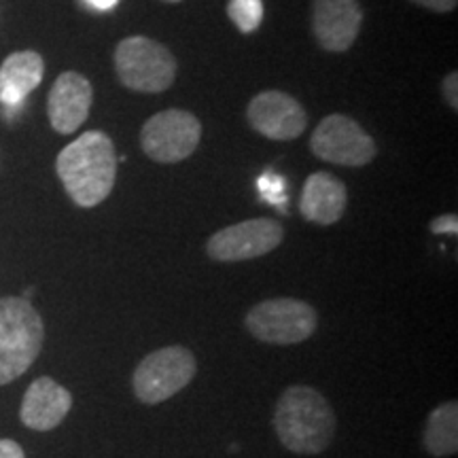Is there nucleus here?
<instances>
[{
    "label": "nucleus",
    "mask_w": 458,
    "mask_h": 458,
    "mask_svg": "<svg viewBox=\"0 0 458 458\" xmlns=\"http://www.w3.org/2000/svg\"><path fill=\"white\" fill-rule=\"evenodd\" d=\"M55 172L74 204L81 208H94L111 196L117 179V156L113 140L105 131H85L62 148L55 159Z\"/></svg>",
    "instance_id": "f257e3e1"
},
{
    "label": "nucleus",
    "mask_w": 458,
    "mask_h": 458,
    "mask_svg": "<svg viewBox=\"0 0 458 458\" xmlns=\"http://www.w3.org/2000/svg\"><path fill=\"white\" fill-rule=\"evenodd\" d=\"M335 411L312 386H289L274 411L280 444L295 454H320L335 435Z\"/></svg>",
    "instance_id": "f03ea898"
},
{
    "label": "nucleus",
    "mask_w": 458,
    "mask_h": 458,
    "mask_svg": "<svg viewBox=\"0 0 458 458\" xmlns=\"http://www.w3.org/2000/svg\"><path fill=\"white\" fill-rule=\"evenodd\" d=\"M45 325L26 297L0 300V386L26 374L43 351Z\"/></svg>",
    "instance_id": "7ed1b4c3"
},
{
    "label": "nucleus",
    "mask_w": 458,
    "mask_h": 458,
    "mask_svg": "<svg viewBox=\"0 0 458 458\" xmlns=\"http://www.w3.org/2000/svg\"><path fill=\"white\" fill-rule=\"evenodd\" d=\"M114 71L128 89L159 94L176 79V57L147 37H128L114 49Z\"/></svg>",
    "instance_id": "20e7f679"
},
{
    "label": "nucleus",
    "mask_w": 458,
    "mask_h": 458,
    "mask_svg": "<svg viewBox=\"0 0 458 458\" xmlns=\"http://www.w3.org/2000/svg\"><path fill=\"white\" fill-rule=\"evenodd\" d=\"M318 327L317 310L310 303L293 300V297H278L266 300L250 308L246 314V329L259 342L274 346H291L301 344L314 335Z\"/></svg>",
    "instance_id": "39448f33"
},
{
    "label": "nucleus",
    "mask_w": 458,
    "mask_h": 458,
    "mask_svg": "<svg viewBox=\"0 0 458 458\" xmlns=\"http://www.w3.org/2000/svg\"><path fill=\"white\" fill-rule=\"evenodd\" d=\"M198 363L185 346H165L147 354L131 376L134 394L142 403L157 405L182 391L193 380Z\"/></svg>",
    "instance_id": "423d86ee"
},
{
    "label": "nucleus",
    "mask_w": 458,
    "mask_h": 458,
    "mask_svg": "<svg viewBox=\"0 0 458 458\" xmlns=\"http://www.w3.org/2000/svg\"><path fill=\"white\" fill-rule=\"evenodd\" d=\"M202 139V123L196 114L168 108L153 114L142 125L140 147L153 162L176 164L196 151Z\"/></svg>",
    "instance_id": "0eeeda50"
},
{
    "label": "nucleus",
    "mask_w": 458,
    "mask_h": 458,
    "mask_svg": "<svg viewBox=\"0 0 458 458\" xmlns=\"http://www.w3.org/2000/svg\"><path fill=\"white\" fill-rule=\"evenodd\" d=\"M310 148L314 156L323 162L351 165V168L369 164L377 153L374 139L346 114L325 117L314 130Z\"/></svg>",
    "instance_id": "6e6552de"
},
{
    "label": "nucleus",
    "mask_w": 458,
    "mask_h": 458,
    "mask_svg": "<svg viewBox=\"0 0 458 458\" xmlns=\"http://www.w3.org/2000/svg\"><path fill=\"white\" fill-rule=\"evenodd\" d=\"M283 225L274 219H250L229 225L210 236L206 253L210 259L236 263L272 253L283 242Z\"/></svg>",
    "instance_id": "1a4fd4ad"
},
{
    "label": "nucleus",
    "mask_w": 458,
    "mask_h": 458,
    "mask_svg": "<svg viewBox=\"0 0 458 458\" xmlns=\"http://www.w3.org/2000/svg\"><path fill=\"white\" fill-rule=\"evenodd\" d=\"M246 119L250 128L272 140H293L308 125V114L300 102L284 91L274 89L261 91L250 100Z\"/></svg>",
    "instance_id": "9d476101"
},
{
    "label": "nucleus",
    "mask_w": 458,
    "mask_h": 458,
    "mask_svg": "<svg viewBox=\"0 0 458 458\" xmlns=\"http://www.w3.org/2000/svg\"><path fill=\"white\" fill-rule=\"evenodd\" d=\"M363 9L359 0H314L312 30L320 47L327 51H348L357 41Z\"/></svg>",
    "instance_id": "9b49d317"
},
{
    "label": "nucleus",
    "mask_w": 458,
    "mask_h": 458,
    "mask_svg": "<svg viewBox=\"0 0 458 458\" xmlns=\"http://www.w3.org/2000/svg\"><path fill=\"white\" fill-rule=\"evenodd\" d=\"M94 89L83 74L66 71L55 79L47 98L49 123L57 134H74L89 117Z\"/></svg>",
    "instance_id": "f8f14e48"
},
{
    "label": "nucleus",
    "mask_w": 458,
    "mask_h": 458,
    "mask_svg": "<svg viewBox=\"0 0 458 458\" xmlns=\"http://www.w3.org/2000/svg\"><path fill=\"white\" fill-rule=\"evenodd\" d=\"M72 408V394L54 377H37L21 399L20 420L32 431H51L60 427Z\"/></svg>",
    "instance_id": "ddd939ff"
},
{
    "label": "nucleus",
    "mask_w": 458,
    "mask_h": 458,
    "mask_svg": "<svg viewBox=\"0 0 458 458\" xmlns=\"http://www.w3.org/2000/svg\"><path fill=\"white\" fill-rule=\"evenodd\" d=\"M346 204V185L329 172H314L303 182L300 213L306 221L317 225H334L342 219Z\"/></svg>",
    "instance_id": "4468645a"
},
{
    "label": "nucleus",
    "mask_w": 458,
    "mask_h": 458,
    "mask_svg": "<svg viewBox=\"0 0 458 458\" xmlns=\"http://www.w3.org/2000/svg\"><path fill=\"white\" fill-rule=\"evenodd\" d=\"M45 62L37 51H15L0 64V105L17 111L24 105L28 94L41 85Z\"/></svg>",
    "instance_id": "2eb2a0df"
},
{
    "label": "nucleus",
    "mask_w": 458,
    "mask_h": 458,
    "mask_svg": "<svg viewBox=\"0 0 458 458\" xmlns=\"http://www.w3.org/2000/svg\"><path fill=\"white\" fill-rule=\"evenodd\" d=\"M425 450L435 458L452 456L458 452V403L445 401L437 405L427 418L425 435H422Z\"/></svg>",
    "instance_id": "dca6fc26"
},
{
    "label": "nucleus",
    "mask_w": 458,
    "mask_h": 458,
    "mask_svg": "<svg viewBox=\"0 0 458 458\" xmlns=\"http://www.w3.org/2000/svg\"><path fill=\"white\" fill-rule=\"evenodd\" d=\"M227 15L240 32H255L263 20V0H229Z\"/></svg>",
    "instance_id": "f3484780"
},
{
    "label": "nucleus",
    "mask_w": 458,
    "mask_h": 458,
    "mask_svg": "<svg viewBox=\"0 0 458 458\" xmlns=\"http://www.w3.org/2000/svg\"><path fill=\"white\" fill-rule=\"evenodd\" d=\"M259 191L263 199H267V202L274 204V206H280L286 202V196H284V181L283 176L278 174H263L259 179Z\"/></svg>",
    "instance_id": "a211bd4d"
},
{
    "label": "nucleus",
    "mask_w": 458,
    "mask_h": 458,
    "mask_svg": "<svg viewBox=\"0 0 458 458\" xmlns=\"http://www.w3.org/2000/svg\"><path fill=\"white\" fill-rule=\"evenodd\" d=\"M433 233H448V236H456L458 233V216L456 215H442L435 216L428 225Z\"/></svg>",
    "instance_id": "6ab92c4d"
},
{
    "label": "nucleus",
    "mask_w": 458,
    "mask_h": 458,
    "mask_svg": "<svg viewBox=\"0 0 458 458\" xmlns=\"http://www.w3.org/2000/svg\"><path fill=\"white\" fill-rule=\"evenodd\" d=\"M456 89H458V74L454 71V72H450L448 77L444 79V98L452 106V111H456V108H458V94H456Z\"/></svg>",
    "instance_id": "aec40b11"
},
{
    "label": "nucleus",
    "mask_w": 458,
    "mask_h": 458,
    "mask_svg": "<svg viewBox=\"0 0 458 458\" xmlns=\"http://www.w3.org/2000/svg\"><path fill=\"white\" fill-rule=\"evenodd\" d=\"M411 3L422 4V7L437 11V13H448V11L456 9L458 0H411Z\"/></svg>",
    "instance_id": "412c9836"
},
{
    "label": "nucleus",
    "mask_w": 458,
    "mask_h": 458,
    "mask_svg": "<svg viewBox=\"0 0 458 458\" xmlns=\"http://www.w3.org/2000/svg\"><path fill=\"white\" fill-rule=\"evenodd\" d=\"M0 458H26V454L13 439H0Z\"/></svg>",
    "instance_id": "4be33fe9"
},
{
    "label": "nucleus",
    "mask_w": 458,
    "mask_h": 458,
    "mask_svg": "<svg viewBox=\"0 0 458 458\" xmlns=\"http://www.w3.org/2000/svg\"><path fill=\"white\" fill-rule=\"evenodd\" d=\"M89 7L98 9V11H111L114 4L119 3V0H88Z\"/></svg>",
    "instance_id": "5701e85b"
},
{
    "label": "nucleus",
    "mask_w": 458,
    "mask_h": 458,
    "mask_svg": "<svg viewBox=\"0 0 458 458\" xmlns=\"http://www.w3.org/2000/svg\"><path fill=\"white\" fill-rule=\"evenodd\" d=\"M168 3H181V0H168Z\"/></svg>",
    "instance_id": "b1692460"
}]
</instances>
